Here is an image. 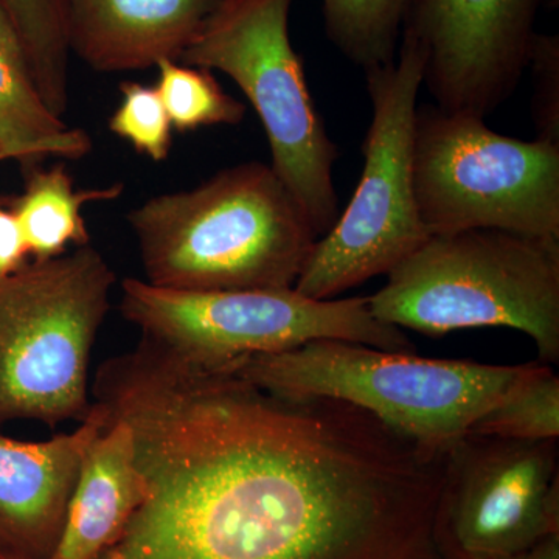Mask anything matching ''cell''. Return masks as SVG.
I'll return each instance as SVG.
<instances>
[{
	"mask_svg": "<svg viewBox=\"0 0 559 559\" xmlns=\"http://www.w3.org/2000/svg\"><path fill=\"white\" fill-rule=\"evenodd\" d=\"M128 223L145 282L167 289H293L319 240L271 165L255 160L150 198Z\"/></svg>",
	"mask_w": 559,
	"mask_h": 559,
	"instance_id": "cell-2",
	"label": "cell"
},
{
	"mask_svg": "<svg viewBox=\"0 0 559 559\" xmlns=\"http://www.w3.org/2000/svg\"><path fill=\"white\" fill-rule=\"evenodd\" d=\"M367 299L374 319L400 330L444 336L503 326L532 337L540 364L559 362V238L430 235Z\"/></svg>",
	"mask_w": 559,
	"mask_h": 559,
	"instance_id": "cell-3",
	"label": "cell"
},
{
	"mask_svg": "<svg viewBox=\"0 0 559 559\" xmlns=\"http://www.w3.org/2000/svg\"><path fill=\"white\" fill-rule=\"evenodd\" d=\"M290 5L293 0H221L180 61L237 83L266 132L272 170L320 238L341 215L333 180L340 151L290 44Z\"/></svg>",
	"mask_w": 559,
	"mask_h": 559,
	"instance_id": "cell-7",
	"label": "cell"
},
{
	"mask_svg": "<svg viewBox=\"0 0 559 559\" xmlns=\"http://www.w3.org/2000/svg\"><path fill=\"white\" fill-rule=\"evenodd\" d=\"M92 150L87 132L68 127L40 97L13 25L0 9V162L25 171L47 157L79 160Z\"/></svg>",
	"mask_w": 559,
	"mask_h": 559,
	"instance_id": "cell-15",
	"label": "cell"
},
{
	"mask_svg": "<svg viewBox=\"0 0 559 559\" xmlns=\"http://www.w3.org/2000/svg\"><path fill=\"white\" fill-rule=\"evenodd\" d=\"M415 0H322L326 35L364 70L389 64L399 53Z\"/></svg>",
	"mask_w": 559,
	"mask_h": 559,
	"instance_id": "cell-19",
	"label": "cell"
},
{
	"mask_svg": "<svg viewBox=\"0 0 559 559\" xmlns=\"http://www.w3.org/2000/svg\"><path fill=\"white\" fill-rule=\"evenodd\" d=\"M540 0H415L403 32L425 53L437 106L485 117L509 100L528 69Z\"/></svg>",
	"mask_w": 559,
	"mask_h": 559,
	"instance_id": "cell-11",
	"label": "cell"
},
{
	"mask_svg": "<svg viewBox=\"0 0 559 559\" xmlns=\"http://www.w3.org/2000/svg\"><path fill=\"white\" fill-rule=\"evenodd\" d=\"M91 395L130 425L148 487L97 559H378L439 506L447 457L345 401L274 395L146 340Z\"/></svg>",
	"mask_w": 559,
	"mask_h": 559,
	"instance_id": "cell-1",
	"label": "cell"
},
{
	"mask_svg": "<svg viewBox=\"0 0 559 559\" xmlns=\"http://www.w3.org/2000/svg\"><path fill=\"white\" fill-rule=\"evenodd\" d=\"M106 414V412H105ZM128 423L106 415L81 460L60 536L49 559H97L146 498Z\"/></svg>",
	"mask_w": 559,
	"mask_h": 559,
	"instance_id": "cell-14",
	"label": "cell"
},
{
	"mask_svg": "<svg viewBox=\"0 0 559 559\" xmlns=\"http://www.w3.org/2000/svg\"><path fill=\"white\" fill-rule=\"evenodd\" d=\"M528 68L535 76L536 139L559 145V39L558 36L538 35L533 40Z\"/></svg>",
	"mask_w": 559,
	"mask_h": 559,
	"instance_id": "cell-22",
	"label": "cell"
},
{
	"mask_svg": "<svg viewBox=\"0 0 559 559\" xmlns=\"http://www.w3.org/2000/svg\"><path fill=\"white\" fill-rule=\"evenodd\" d=\"M288 399L345 401L433 455L448 454L502 395L522 366L429 359L345 341H314L234 367Z\"/></svg>",
	"mask_w": 559,
	"mask_h": 559,
	"instance_id": "cell-4",
	"label": "cell"
},
{
	"mask_svg": "<svg viewBox=\"0 0 559 559\" xmlns=\"http://www.w3.org/2000/svg\"><path fill=\"white\" fill-rule=\"evenodd\" d=\"M514 559H559L558 535L544 539L538 546L533 547L524 555Z\"/></svg>",
	"mask_w": 559,
	"mask_h": 559,
	"instance_id": "cell-24",
	"label": "cell"
},
{
	"mask_svg": "<svg viewBox=\"0 0 559 559\" xmlns=\"http://www.w3.org/2000/svg\"><path fill=\"white\" fill-rule=\"evenodd\" d=\"M0 559H27L24 557H20V555L11 554L9 550L0 549Z\"/></svg>",
	"mask_w": 559,
	"mask_h": 559,
	"instance_id": "cell-25",
	"label": "cell"
},
{
	"mask_svg": "<svg viewBox=\"0 0 559 559\" xmlns=\"http://www.w3.org/2000/svg\"><path fill=\"white\" fill-rule=\"evenodd\" d=\"M221 0H64L66 38L97 72L180 61Z\"/></svg>",
	"mask_w": 559,
	"mask_h": 559,
	"instance_id": "cell-13",
	"label": "cell"
},
{
	"mask_svg": "<svg viewBox=\"0 0 559 559\" xmlns=\"http://www.w3.org/2000/svg\"><path fill=\"white\" fill-rule=\"evenodd\" d=\"M414 190L430 235L495 229L559 238V145L489 130L485 119L417 109Z\"/></svg>",
	"mask_w": 559,
	"mask_h": 559,
	"instance_id": "cell-9",
	"label": "cell"
},
{
	"mask_svg": "<svg viewBox=\"0 0 559 559\" xmlns=\"http://www.w3.org/2000/svg\"><path fill=\"white\" fill-rule=\"evenodd\" d=\"M468 436L503 440L559 439V378L551 366L522 364L520 373L471 426Z\"/></svg>",
	"mask_w": 559,
	"mask_h": 559,
	"instance_id": "cell-17",
	"label": "cell"
},
{
	"mask_svg": "<svg viewBox=\"0 0 559 559\" xmlns=\"http://www.w3.org/2000/svg\"><path fill=\"white\" fill-rule=\"evenodd\" d=\"M25 173L24 191L11 204V210L33 260L55 259L66 253L69 246L91 245L81 209L87 202L117 200L123 191L121 183L106 189L76 190L72 176L62 164Z\"/></svg>",
	"mask_w": 559,
	"mask_h": 559,
	"instance_id": "cell-16",
	"label": "cell"
},
{
	"mask_svg": "<svg viewBox=\"0 0 559 559\" xmlns=\"http://www.w3.org/2000/svg\"><path fill=\"white\" fill-rule=\"evenodd\" d=\"M120 94V105L109 119L110 132L151 160H167L173 124L159 92L138 81H123Z\"/></svg>",
	"mask_w": 559,
	"mask_h": 559,
	"instance_id": "cell-21",
	"label": "cell"
},
{
	"mask_svg": "<svg viewBox=\"0 0 559 559\" xmlns=\"http://www.w3.org/2000/svg\"><path fill=\"white\" fill-rule=\"evenodd\" d=\"M558 440L463 437L437 506L455 559H514L558 535Z\"/></svg>",
	"mask_w": 559,
	"mask_h": 559,
	"instance_id": "cell-10",
	"label": "cell"
},
{
	"mask_svg": "<svg viewBox=\"0 0 559 559\" xmlns=\"http://www.w3.org/2000/svg\"><path fill=\"white\" fill-rule=\"evenodd\" d=\"M121 314L176 358L226 369L314 341L414 353L403 330L374 319L367 297L314 300L296 289L180 290L121 283Z\"/></svg>",
	"mask_w": 559,
	"mask_h": 559,
	"instance_id": "cell-8",
	"label": "cell"
},
{
	"mask_svg": "<svg viewBox=\"0 0 559 559\" xmlns=\"http://www.w3.org/2000/svg\"><path fill=\"white\" fill-rule=\"evenodd\" d=\"M116 274L91 245L0 278V425L90 417V362Z\"/></svg>",
	"mask_w": 559,
	"mask_h": 559,
	"instance_id": "cell-5",
	"label": "cell"
},
{
	"mask_svg": "<svg viewBox=\"0 0 559 559\" xmlns=\"http://www.w3.org/2000/svg\"><path fill=\"white\" fill-rule=\"evenodd\" d=\"M425 53L409 32L395 60L367 69L373 117L362 145V175L336 224L316 241L294 289L336 299L367 280L388 275L429 240L414 190V128Z\"/></svg>",
	"mask_w": 559,
	"mask_h": 559,
	"instance_id": "cell-6",
	"label": "cell"
},
{
	"mask_svg": "<svg viewBox=\"0 0 559 559\" xmlns=\"http://www.w3.org/2000/svg\"><path fill=\"white\" fill-rule=\"evenodd\" d=\"M156 68V90L175 130L235 127L245 119L246 106L227 94L210 70L170 60L160 61Z\"/></svg>",
	"mask_w": 559,
	"mask_h": 559,
	"instance_id": "cell-20",
	"label": "cell"
},
{
	"mask_svg": "<svg viewBox=\"0 0 559 559\" xmlns=\"http://www.w3.org/2000/svg\"><path fill=\"white\" fill-rule=\"evenodd\" d=\"M105 426V411L92 401L90 417L72 433L47 441L0 436V549L50 558L81 460Z\"/></svg>",
	"mask_w": 559,
	"mask_h": 559,
	"instance_id": "cell-12",
	"label": "cell"
},
{
	"mask_svg": "<svg viewBox=\"0 0 559 559\" xmlns=\"http://www.w3.org/2000/svg\"><path fill=\"white\" fill-rule=\"evenodd\" d=\"M27 257L16 216L0 201V278L21 270L27 263Z\"/></svg>",
	"mask_w": 559,
	"mask_h": 559,
	"instance_id": "cell-23",
	"label": "cell"
},
{
	"mask_svg": "<svg viewBox=\"0 0 559 559\" xmlns=\"http://www.w3.org/2000/svg\"><path fill=\"white\" fill-rule=\"evenodd\" d=\"M24 49L33 80L51 112L69 108V46L64 0H0Z\"/></svg>",
	"mask_w": 559,
	"mask_h": 559,
	"instance_id": "cell-18",
	"label": "cell"
}]
</instances>
